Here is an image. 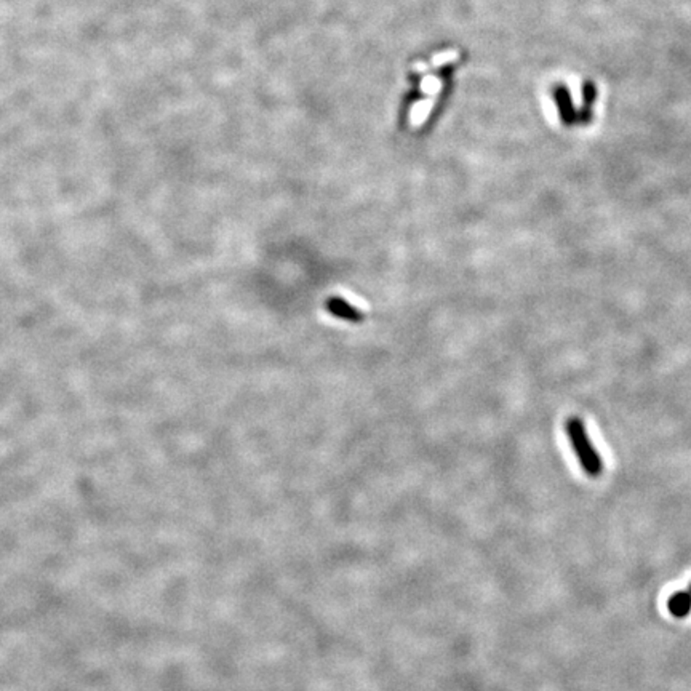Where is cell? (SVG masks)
<instances>
[{
	"instance_id": "cell-1",
	"label": "cell",
	"mask_w": 691,
	"mask_h": 691,
	"mask_svg": "<svg viewBox=\"0 0 691 691\" xmlns=\"http://www.w3.org/2000/svg\"><path fill=\"white\" fill-rule=\"evenodd\" d=\"M565 432L568 437L570 446L573 450L581 469L584 470L589 477L597 478L603 472V459L595 448L592 439H590L587 429H585L584 421L578 416H571L566 420Z\"/></svg>"
},
{
	"instance_id": "cell-3",
	"label": "cell",
	"mask_w": 691,
	"mask_h": 691,
	"mask_svg": "<svg viewBox=\"0 0 691 691\" xmlns=\"http://www.w3.org/2000/svg\"><path fill=\"white\" fill-rule=\"evenodd\" d=\"M670 614L674 618H686L691 611V595L688 590L686 592H675L670 595L669 602H667Z\"/></svg>"
},
{
	"instance_id": "cell-4",
	"label": "cell",
	"mask_w": 691,
	"mask_h": 691,
	"mask_svg": "<svg viewBox=\"0 0 691 691\" xmlns=\"http://www.w3.org/2000/svg\"><path fill=\"white\" fill-rule=\"evenodd\" d=\"M688 592H690V595H691V584H690V587H688Z\"/></svg>"
},
{
	"instance_id": "cell-2",
	"label": "cell",
	"mask_w": 691,
	"mask_h": 691,
	"mask_svg": "<svg viewBox=\"0 0 691 691\" xmlns=\"http://www.w3.org/2000/svg\"><path fill=\"white\" fill-rule=\"evenodd\" d=\"M326 309H328L331 315L338 317L341 320L360 322L363 319L362 312L350 304V302L343 300V298H330L328 302H326Z\"/></svg>"
}]
</instances>
